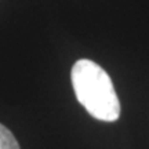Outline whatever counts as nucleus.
<instances>
[{
  "instance_id": "nucleus-1",
  "label": "nucleus",
  "mask_w": 149,
  "mask_h": 149,
  "mask_svg": "<svg viewBox=\"0 0 149 149\" xmlns=\"http://www.w3.org/2000/svg\"><path fill=\"white\" fill-rule=\"evenodd\" d=\"M72 86L77 101L93 117L102 122H116L120 102L109 74L90 59H79L72 68Z\"/></svg>"
},
{
  "instance_id": "nucleus-2",
  "label": "nucleus",
  "mask_w": 149,
  "mask_h": 149,
  "mask_svg": "<svg viewBox=\"0 0 149 149\" xmlns=\"http://www.w3.org/2000/svg\"><path fill=\"white\" fill-rule=\"evenodd\" d=\"M0 149H19L15 137L3 124H0Z\"/></svg>"
}]
</instances>
